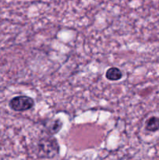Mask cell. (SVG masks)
Segmentation results:
<instances>
[{
  "label": "cell",
  "instance_id": "obj_4",
  "mask_svg": "<svg viewBox=\"0 0 159 160\" xmlns=\"http://www.w3.org/2000/svg\"><path fill=\"white\" fill-rule=\"evenodd\" d=\"M146 129L147 131L154 132L159 130V118L158 117H151L147 121Z\"/></svg>",
  "mask_w": 159,
  "mask_h": 160
},
{
  "label": "cell",
  "instance_id": "obj_3",
  "mask_svg": "<svg viewBox=\"0 0 159 160\" xmlns=\"http://www.w3.org/2000/svg\"><path fill=\"white\" fill-rule=\"evenodd\" d=\"M105 77L109 81H118L123 77V73H122L119 69L116 68V67H112V68H109L107 70Z\"/></svg>",
  "mask_w": 159,
  "mask_h": 160
},
{
  "label": "cell",
  "instance_id": "obj_1",
  "mask_svg": "<svg viewBox=\"0 0 159 160\" xmlns=\"http://www.w3.org/2000/svg\"><path fill=\"white\" fill-rule=\"evenodd\" d=\"M59 145L55 139L44 138L39 144V152L42 157H54L59 152Z\"/></svg>",
  "mask_w": 159,
  "mask_h": 160
},
{
  "label": "cell",
  "instance_id": "obj_2",
  "mask_svg": "<svg viewBox=\"0 0 159 160\" xmlns=\"http://www.w3.org/2000/svg\"><path fill=\"white\" fill-rule=\"evenodd\" d=\"M34 101L32 98L28 96H17L9 102V107L17 112H23L28 110L34 106Z\"/></svg>",
  "mask_w": 159,
  "mask_h": 160
}]
</instances>
